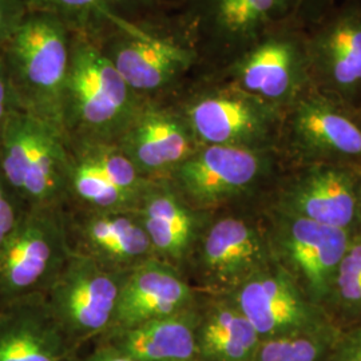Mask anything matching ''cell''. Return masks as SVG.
I'll use <instances>...</instances> for the list:
<instances>
[{
    "label": "cell",
    "instance_id": "cell-9",
    "mask_svg": "<svg viewBox=\"0 0 361 361\" xmlns=\"http://www.w3.org/2000/svg\"><path fill=\"white\" fill-rule=\"evenodd\" d=\"M70 253L65 207L27 209L0 246V308L44 293Z\"/></svg>",
    "mask_w": 361,
    "mask_h": 361
},
{
    "label": "cell",
    "instance_id": "cell-18",
    "mask_svg": "<svg viewBox=\"0 0 361 361\" xmlns=\"http://www.w3.org/2000/svg\"><path fill=\"white\" fill-rule=\"evenodd\" d=\"M71 252L87 256L109 271H129L155 257L152 243L134 209L66 213Z\"/></svg>",
    "mask_w": 361,
    "mask_h": 361
},
{
    "label": "cell",
    "instance_id": "cell-21",
    "mask_svg": "<svg viewBox=\"0 0 361 361\" xmlns=\"http://www.w3.org/2000/svg\"><path fill=\"white\" fill-rule=\"evenodd\" d=\"M74 353L43 293L0 308V361H73Z\"/></svg>",
    "mask_w": 361,
    "mask_h": 361
},
{
    "label": "cell",
    "instance_id": "cell-19",
    "mask_svg": "<svg viewBox=\"0 0 361 361\" xmlns=\"http://www.w3.org/2000/svg\"><path fill=\"white\" fill-rule=\"evenodd\" d=\"M200 301V290L188 281L183 271L152 258L128 273L106 334L190 310Z\"/></svg>",
    "mask_w": 361,
    "mask_h": 361
},
{
    "label": "cell",
    "instance_id": "cell-38",
    "mask_svg": "<svg viewBox=\"0 0 361 361\" xmlns=\"http://www.w3.org/2000/svg\"><path fill=\"white\" fill-rule=\"evenodd\" d=\"M359 1H361V0H359Z\"/></svg>",
    "mask_w": 361,
    "mask_h": 361
},
{
    "label": "cell",
    "instance_id": "cell-12",
    "mask_svg": "<svg viewBox=\"0 0 361 361\" xmlns=\"http://www.w3.org/2000/svg\"><path fill=\"white\" fill-rule=\"evenodd\" d=\"M267 232L274 261L310 301L326 312L336 274L356 231L269 210Z\"/></svg>",
    "mask_w": 361,
    "mask_h": 361
},
{
    "label": "cell",
    "instance_id": "cell-7",
    "mask_svg": "<svg viewBox=\"0 0 361 361\" xmlns=\"http://www.w3.org/2000/svg\"><path fill=\"white\" fill-rule=\"evenodd\" d=\"M285 169L277 150L204 145L165 180L188 205L216 213L274 182Z\"/></svg>",
    "mask_w": 361,
    "mask_h": 361
},
{
    "label": "cell",
    "instance_id": "cell-10",
    "mask_svg": "<svg viewBox=\"0 0 361 361\" xmlns=\"http://www.w3.org/2000/svg\"><path fill=\"white\" fill-rule=\"evenodd\" d=\"M126 276L106 269L87 256L70 253L43 296L74 350L110 329Z\"/></svg>",
    "mask_w": 361,
    "mask_h": 361
},
{
    "label": "cell",
    "instance_id": "cell-4",
    "mask_svg": "<svg viewBox=\"0 0 361 361\" xmlns=\"http://www.w3.org/2000/svg\"><path fill=\"white\" fill-rule=\"evenodd\" d=\"M71 49L70 28L55 16L42 13H27L15 34L0 49L20 111L61 131Z\"/></svg>",
    "mask_w": 361,
    "mask_h": 361
},
{
    "label": "cell",
    "instance_id": "cell-13",
    "mask_svg": "<svg viewBox=\"0 0 361 361\" xmlns=\"http://www.w3.org/2000/svg\"><path fill=\"white\" fill-rule=\"evenodd\" d=\"M273 261L265 225L241 213H213L189 264L202 292L225 296Z\"/></svg>",
    "mask_w": 361,
    "mask_h": 361
},
{
    "label": "cell",
    "instance_id": "cell-25",
    "mask_svg": "<svg viewBox=\"0 0 361 361\" xmlns=\"http://www.w3.org/2000/svg\"><path fill=\"white\" fill-rule=\"evenodd\" d=\"M70 200H75L78 207L90 210H129L140 198L119 189L90 165L73 157L67 204Z\"/></svg>",
    "mask_w": 361,
    "mask_h": 361
},
{
    "label": "cell",
    "instance_id": "cell-33",
    "mask_svg": "<svg viewBox=\"0 0 361 361\" xmlns=\"http://www.w3.org/2000/svg\"><path fill=\"white\" fill-rule=\"evenodd\" d=\"M73 361H137L131 359L129 356L121 353L119 350L111 348L106 344L99 343L98 347L94 349L91 353H89L86 357L83 359H75Z\"/></svg>",
    "mask_w": 361,
    "mask_h": 361
},
{
    "label": "cell",
    "instance_id": "cell-20",
    "mask_svg": "<svg viewBox=\"0 0 361 361\" xmlns=\"http://www.w3.org/2000/svg\"><path fill=\"white\" fill-rule=\"evenodd\" d=\"M155 257L182 271L213 213L195 210L166 180H153L134 207Z\"/></svg>",
    "mask_w": 361,
    "mask_h": 361
},
{
    "label": "cell",
    "instance_id": "cell-17",
    "mask_svg": "<svg viewBox=\"0 0 361 361\" xmlns=\"http://www.w3.org/2000/svg\"><path fill=\"white\" fill-rule=\"evenodd\" d=\"M140 174L165 180L201 145L176 102L145 101L116 141Z\"/></svg>",
    "mask_w": 361,
    "mask_h": 361
},
{
    "label": "cell",
    "instance_id": "cell-30",
    "mask_svg": "<svg viewBox=\"0 0 361 361\" xmlns=\"http://www.w3.org/2000/svg\"><path fill=\"white\" fill-rule=\"evenodd\" d=\"M27 13L20 0H0V49L15 34Z\"/></svg>",
    "mask_w": 361,
    "mask_h": 361
},
{
    "label": "cell",
    "instance_id": "cell-15",
    "mask_svg": "<svg viewBox=\"0 0 361 361\" xmlns=\"http://www.w3.org/2000/svg\"><path fill=\"white\" fill-rule=\"evenodd\" d=\"M312 86L341 104H361V1L337 0L307 30Z\"/></svg>",
    "mask_w": 361,
    "mask_h": 361
},
{
    "label": "cell",
    "instance_id": "cell-27",
    "mask_svg": "<svg viewBox=\"0 0 361 361\" xmlns=\"http://www.w3.org/2000/svg\"><path fill=\"white\" fill-rule=\"evenodd\" d=\"M337 337L331 324L308 334L261 340L253 361H329Z\"/></svg>",
    "mask_w": 361,
    "mask_h": 361
},
{
    "label": "cell",
    "instance_id": "cell-16",
    "mask_svg": "<svg viewBox=\"0 0 361 361\" xmlns=\"http://www.w3.org/2000/svg\"><path fill=\"white\" fill-rule=\"evenodd\" d=\"M226 296L232 297L261 340L308 334L332 324L329 314L313 304L276 261Z\"/></svg>",
    "mask_w": 361,
    "mask_h": 361
},
{
    "label": "cell",
    "instance_id": "cell-5",
    "mask_svg": "<svg viewBox=\"0 0 361 361\" xmlns=\"http://www.w3.org/2000/svg\"><path fill=\"white\" fill-rule=\"evenodd\" d=\"M73 155L65 134L23 111L13 113L0 137V176L27 207H65Z\"/></svg>",
    "mask_w": 361,
    "mask_h": 361
},
{
    "label": "cell",
    "instance_id": "cell-37",
    "mask_svg": "<svg viewBox=\"0 0 361 361\" xmlns=\"http://www.w3.org/2000/svg\"><path fill=\"white\" fill-rule=\"evenodd\" d=\"M193 361H202V360H198V359H195V360Z\"/></svg>",
    "mask_w": 361,
    "mask_h": 361
},
{
    "label": "cell",
    "instance_id": "cell-29",
    "mask_svg": "<svg viewBox=\"0 0 361 361\" xmlns=\"http://www.w3.org/2000/svg\"><path fill=\"white\" fill-rule=\"evenodd\" d=\"M26 212L27 207L0 176V246L13 234Z\"/></svg>",
    "mask_w": 361,
    "mask_h": 361
},
{
    "label": "cell",
    "instance_id": "cell-22",
    "mask_svg": "<svg viewBox=\"0 0 361 361\" xmlns=\"http://www.w3.org/2000/svg\"><path fill=\"white\" fill-rule=\"evenodd\" d=\"M28 13H49L73 34L95 42L114 28L178 8V0H20Z\"/></svg>",
    "mask_w": 361,
    "mask_h": 361
},
{
    "label": "cell",
    "instance_id": "cell-28",
    "mask_svg": "<svg viewBox=\"0 0 361 361\" xmlns=\"http://www.w3.org/2000/svg\"><path fill=\"white\" fill-rule=\"evenodd\" d=\"M349 320L361 319V229L352 235L336 274L326 313Z\"/></svg>",
    "mask_w": 361,
    "mask_h": 361
},
{
    "label": "cell",
    "instance_id": "cell-14",
    "mask_svg": "<svg viewBox=\"0 0 361 361\" xmlns=\"http://www.w3.org/2000/svg\"><path fill=\"white\" fill-rule=\"evenodd\" d=\"M274 183L277 195L271 210L340 229H360V169L328 164L292 166Z\"/></svg>",
    "mask_w": 361,
    "mask_h": 361
},
{
    "label": "cell",
    "instance_id": "cell-24",
    "mask_svg": "<svg viewBox=\"0 0 361 361\" xmlns=\"http://www.w3.org/2000/svg\"><path fill=\"white\" fill-rule=\"evenodd\" d=\"M261 338L232 297L210 296L200 302L197 359L253 361Z\"/></svg>",
    "mask_w": 361,
    "mask_h": 361
},
{
    "label": "cell",
    "instance_id": "cell-1",
    "mask_svg": "<svg viewBox=\"0 0 361 361\" xmlns=\"http://www.w3.org/2000/svg\"><path fill=\"white\" fill-rule=\"evenodd\" d=\"M337 0H183L176 10L201 75L219 73L280 28H310Z\"/></svg>",
    "mask_w": 361,
    "mask_h": 361
},
{
    "label": "cell",
    "instance_id": "cell-32",
    "mask_svg": "<svg viewBox=\"0 0 361 361\" xmlns=\"http://www.w3.org/2000/svg\"><path fill=\"white\" fill-rule=\"evenodd\" d=\"M20 111L0 55V137L13 113Z\"/></svg>",
    "mask_w": 361,
    "mask_h": 361
},
{
    "label": "cell",
    "instance_id": "cell-34",
    "mask_svg": "<svg viewBox=\"0 0 361 361\" xmlns=\"http://www.w3.org/2000/svg\"><path fill=\"white\" fill-rule=\"evenodd\" d=\"M359 221H360V229H361V186H360V207H359Z\"/></svg>",
    "mask_w": 361,
    "mask_h": 361
},
{
    "label": "cell",
    "instance_id": "cell-26",
    "mask_svg": "<svg viewBox=\"0 0 361 361\" xmlns=\"http://www.w3.org/2000/svg\"><path fill=\"white\" fill-rule=\"evenodd\" d=\"M68 147L74 158L90 165L106 180L138 198L153 183L140 174L116 143L68 145Z\"/></svg>",
    "mask_w": 361,
    "mask_h": 361
},
{
    "label": "cell",
    "instance_id": "cell-6",
    "mask_svg": "<svg viewBox=\"0 0 361 361\" xmlns=\"http://www.w3.org/2000/svg\"><path fill=\"white\" fill-rule=\"evenodd\" d=\"M174 102L201 146L279 147L283 113L226 80L200 75Z\"/></svg>",
    "mask_w": 361,
    "mask_h": 361
},
{
    "label": "cell",
    "instance_id": "cell-11",
    "mask_svg": "<svg viewBox=\"0 0 361 361\" xmlns=\"http://www.w3.org/2000/svg\"><path fill=\"white\" fill-rule=\"evenodd\" d=\"M307 30L289 27L271 31L231 65L209 75L232 83L284 114L313 87Z\"/></svg>",
    "mask_w": 361,
    "mask_h": 361
},
{
    "label": "cell",
    "instance_id": "cell-3",
    "mask_svg": "<svg viewBox=\"0 0 361 361\" xmlns=\"http://www.w3.org/2000/svg\"><path fill=\"white\" fill-rule=\"evenodd\" d=\"M143 102L95 43L73 34L61 114L68 145L116 143Z\"/></svg>",
    "mask_w": 361,
    "mask_h": 361
},
{
    "label": "cell",
    "instance_id": "cell-8",
    "mask_svg": "<svg viewBox=\"0 0 361 361\" xmlns=\"http://www.w3.org/2000/svg\"><path fill=\"white\" fill-rule=\"evenodd\" d=\"M277 150L286 168L328 164L361 170V116L310 87L285 110Z\"/></svg>",
    "mask_w": 361,
    "mask_h": 361
},
{
    "label": "cell",
    "instance_id": "cell-36",
    "mask_svg": "<svg viewBox=\"0 0 361 361\" xmlns=\"http://www.w3.org/2000/svg\"><path fill=\"white\" fill-rule=\"evenodd\" d=\"M178 1H180V3H182V1H183V0H178Z\"/></svg>",
    "mask_w": 361,
    "mask_h": 361
},
{
    "label": "cell",
    "instance_id": "cell-35",
    "mask_svg": "<svg viewBox=\"0 0 361 361\" xmlns=\"http://www.w3.org/2000/svg\"><path fill=\"white\" fill-rule=\"evenodd\" d=\"M356 110H357V113H359V114H360V116H361V104H359V106H357V107H356Z\"/></svg>",
    "mask_w": 361,
    "mask_h": 361
},
{
    "label": "cell",
    "instance_id": "cell-2",
    "mask_svg": "<svg viewBox=\"0 0 361 361\" xmlns=\"http://www.w3.org/2000/svg\"><path fill=\"white\" fill-rule=\"evenodd\" d=\"M92 43L143 101L174 102L201 75L198 54L176 10L116 27Z\"/></svg>",
    "mask_w": 361,
    "mask_h": 361
},
{
    "label": "cell",
    "instance_id": "cell-23",
    "mask_svg": "<svg viewBox=\"0 0 361 361\" xmlns=\"http://www.w3.org/2000/svg\"><path fill=\"white\" fill-rule=\"evenodd\" d=\"M200 302L180 313L109 332L99 343L137 361L195 360Z\"/></svg>",
    "mask_w": 361,
    "mask_h": 361
},
{
    "label": "cell",
    "instance_id": "cell-31",
    "mask_svg": "<svg viewBox=\"0 0 361 361\" xmlns=\"http://www.w3.org/2000/svg\"><path fill=\"white\" fill-rule=\"evenodd\" d=\"M329 361H361V326L337 337Z\"/></svg>",
    "mask_w": 361,
    "mask_h": 361
}]
</instances>
